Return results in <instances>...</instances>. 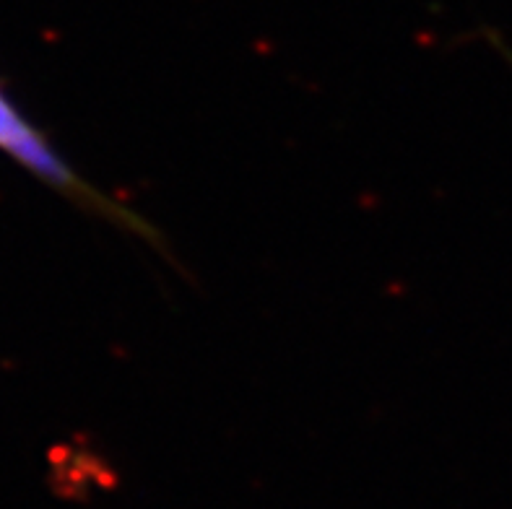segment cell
I'll return each mask as SVG.
<instances>
[{
  "instance_id": "obj_1",
  "label": "cell",
  "mask_w": 512,
  "mask_h": 509,
  "mask_svg": "<svg viewBox=\"0 0 512 509\" xmlns=\"http://www.w3.org/2000/svg\"><path fill=\"white\" fill-rule=\"evenodd\" d=\"M0 151L11 156L16 164H21L26 172H32L34 177H39L42 182L52 185L63 195H68V198H73L76 203H81V206L102 211V216H107L110 221L128 226L133 232L143 234L146 239H154L156 242V232L146 224V221L133 216V213L123 211V208L115 206L112 200L104 198L99 190L86 185V182L81 180L58 154H55V149L47 143V138L21 115L19 107H16L3 91H0Z\"/></svg>"
}]
</instances>
